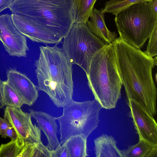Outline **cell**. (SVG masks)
Segmentation results:
<instances>
[{
	"label": "cell",
	"instance_id": "277c9868",
	"mask_svg": "<svg viewBox=\"0 0 157 157\" xmlns=\"http://www.w3.org/2000/svg\"><path fill=\"white\" fill-rule=\"evenodd\" d=\"M89 87L102 108L116 107L121 97L122 84L112 43L106 44L94 55L86 75Z\"/></svg>",
	"mask_w": 157,
	"mask_h": 157
},
{
	"label": "cell",
	"instance_id": "4fadbf2b",
	"mask_svg": "<svg viewBox=\"0 0 157 157\" xmlns=\"http://www.w3.org/2000/svg\"><path fill=\"white\" fill-rule=\"evenodd\" d=\"M32 117L36 121L38 127L46 136L48 141L47 146L52 151L61 145L57 136L58 126L56 117L46 113L29 109Z\"/></svg>",
	"mask_w": 157,
	"mask_h": 157
},
{
	"label": "cell",
	"instance_id": "7c38bea8",
	"mask_svg": "<svg viewBox=\"0 0 157 157\" xmlns=\"http://www.w3.org/2000/svg\"><path fill=\"white\" fill-rule=\"evenodd\" d=\"M8 84L22 99L24 104L31 106L38 96V90L31 80L25 74L11 69L6 73Z\"/></svg>",
	"mask_w": 157,
	"mask_h": 157
},
{
	"label": "cell",
	"instance_id": "83f0119b",
	"mask_svg": "<svg viewBox=\"0 0 157 157\" xmlns=\"http://www.w3.org/2000/svg\"><path fill=\"white\" fill-rule=\"evenodd\" d=\"M149 2L154 16L157 18V0H151Z\"/></svg>",
	"mask_w": 157,
	"mask_h": 157
},
{
	"label": "cell",
	"instance_id": "e0dca14e",
	"mask_svg": "<svg viewBox=\"0 0 157 157\" xmlns=\"http://www.w3.org/2000/svg\"><path fill=\"white\" fill-rule=\"evenodd\" d=\"M69 157H86L87 153V139L81 135L73 136L64 144Z\"/></svg>",
	"mask_w": 157,
	"mask_h": 157
},
{
	"label": "cell",
	"instance_id": "52a82bcc",
	"mask_svg": "<svg viewBox=\"0 0 157 157\" xmlns=\"http://www.w3.org/2000/svg\"><path fill=\"white\" fill-rule=\"evenodd\" d=\"M105 44L90 31L86 23H75L64 38L62 48L69 63L79 66L86 75L94 55Z\"/></svg>",
	"mask_w": 157,
	"mask_h": 157
},
{
	"label": "cell",
	"instance_id": "30bf717a",
	"mask_svg": "<svg viewBox=\"0 0 157 157\" xmlns=\"http://www.w3.org/2000/svg\"><path fill=\"white\" fill-rule=\"evenodd\" d=\"M3 117L8 119L25 141L36 143L41 140V130L33 124L30 113L23 112L21 108L6 106Z\"/></svg>",
	"mask_w": 157,
	"mask_h": 157
},
{
	"label": "cell",
	"instance_id": "ffe728a7",
	"mask_svg": "<svg viewBox=\"0 0 157 157\" xmlns=\"http://www.w3.org/2000/svg\"><path fill=\"white\" fill-rule=\"evenodd\" d=\"M148 2V0H109L105 2L102 12L116 16L134 4Z\"/></svg>",
	"mask_w": 157,
	"mask_h": 157
},
{
	"label": "cell",
	"instance_id": "d6986e66",
	"mask_svg": "<svg viewBox=\"0 0 157 157\" xmlns=\"http://www.w3.org/2000/svg\"><path fill=\"white\" fill-rule=\"evenodd\" d=\"M24 157H51L52 154L47 146L42 141L32 143L25 142L21 152Z\"/></svg>",
	"mask_w": 157,
	"mask_h": 157
},
{
	"label": "cell",
	"instance_id": "2e32d148",
	"mask_svg": "<svg viewBox=\"0 0 157 157\" xmlns=\"http://www.w3.org/2000/svg\"><path fill=\"white\" fill-rule=\"evenodd\" d=\"M121 152L122 157H157V144L139 138L137 143Z\"/></svg>",
	"mask_w": 157,
	"mask_h": 157
},
{
	"label": "cell",
	"instance_id": "603a6c76",
	"mask_svg": "<svg viewBox=\"0 0 157 157\" xmlns=\"http://www.w3.org/2000/svg\"><path fill=\"white\" fill-rule=\"evenodd\" d=\"M148 39L147 49L144 52L149 56L153 57L157 55V25L155 26Z\"/></svg>",
	"mask_w": 157,
	"mask_h": 157
},
{
	"label": "cell",
	"instance_id": "9a60e30c",
	"mask_svg": "<svg viewBox=\"0 0 157 157\" xmlns=\"http://www.w3.org/2000/svg\"><path fill=\"white\" fill-rule=\"evenodd\" d=\"M96 157H122L121 150L117 145V141L111 135L103 134L94 141Z\"/></svg>",
	"mask_w": 157,
	"mask_h": 157
},
{
	"label": "cell",
	"instance_id": "5b68a950",
	"mask_svg": "<svg viewBox=\"0 0 157 157\" xmlns=\"http://www.w3.org/2000/svg\"><path fill=\"white\" fill-rule=\"evenodd\" d=\"M115 16L119 37L137 49L143 46L157 25L149 2L134 4Z\"/></svg>",
	"mask_w": 157,
	"mask_h": 157
},
{
	"label": "cell",
	"instance_id": "6da1fadb",
	"mask_svg": "<svg viewBox=\"0 0 157 157\" xmlns=\"http://www.w3.org/2000/svg\"><path fill=\"white\" fill-rule=\"evenodd\" d=\"M112 43L127 100L136 101L154 117L156 114L157 93L152 71L156 65V57H150L119 37Z\"/></svg>",
	"mask_w": 157,
	"mask_h": 157
},
{
	"label": "cell",
	"instance_id": "ac0fdd59",
	"mask_svg": "<svg viewBox=\"0 0 157 157\" xmlns=\"http://www.w3.org/2000/svg\"><path fill=\"white\" fill-rule=\"evenodd\" d=\"M97 0H74L75 22L86 23L92 13Z\"/></svg>",
	"mask_w": 157,
	"mask_h": 157
},
{
	"label": "cell",
	"instance_id": "f546056e",
	"mask_svg": "<svg viewBox=\"0 0 157 157\" xmlns=\"http://www.w3.org/2000/svg\"><path fill=\"white\" fill-rule=\"evenodd\" d=\"M149 1H151V0H148Z\"/></svg>",
	"mask_w": 157,
	"mask_h": 157
},
{
	"label": "cell",
	"instance_id": "8992f818",
	"mask_svg": "<svg viewBox=\"0 0 157 157\" xmlns=\"http://www.w3.org/2000/svg\"><path fill=\"white\" fill-rule=\"evenodd\" d=\"M102 108L95 99L82 102L73 100L63 107L62 115L56 117L59 123L61 144L75 135L87 139L98 126Z\"/></svg>",
	"mask_w": 157,
	"mask_h": 157
},
{
	"label": "cell",
	"instance_id": "7a4b0ae2",
	"mask_svg": "<svg viewBox=\"0 0 157 157\" xmlns=\"http://www.w3.org/2000/svg\"><path fill=\"white\" fill-rule=\"evenodd\" d=\"M38 59L35 62L38 90L45 92L58 108H63L73 100L72 65L62 48L40 47Z\"/></svg>",
	"mask_w": 157,
	"mask_h": 157
},
{
	"label": "cell",
	"instance_id": "ba28073f",
	"mask_svg": "<svg viewBox=\"0 0 157 157\" xmlns=\"http://www.w3.org/2000/svg\"><path fill=\"white\" fill-rule=\"evenodd\" d=\"M0 41L10 56L26 57L29 49L26 38L14 26L11 14L0 15Z\"/></svg>",
	"mask_w": 157,
	"mask_h": 157
},
{
	"label": "cell",
	"instance_id": "cb8c5ba5",
	"mask_svg": "<svg viewBox=\"0 0 157 157\" xmlns=\"http://www.w3.org/2000/svg\"><path fill=\"white\" fill-rule=\"evenodd\" d=\"M51 157H69L64 144L60 145L54 150L51 151Z\"/></svg>",
	"mask_w": 157,
	"mask_h": 157
},
{
	"label": "cell",
	"instance_id": "3957f363",
	"mask_svg": "<svg viewBox=\"0 0 157 157\" xmlns=\"http://www.w3.org/2000/svg\"><path fill=\"white\" fill-rule=\"evenodd\" d=\"M9 9L62 39L75 22L74 0H14Z\"/></svg>",
	"mask_w": 157,
	"mask_h": 157
},
{
	"label": "cell",
	"instance_id": "9c48e42d",
	"mask_svg": "<svg viewBox=\"0 0 157 157\" xmlns=\"http://www.w3.org/2000/svg\"><path fill=\"white\" fill-rule=\"evenodd\" d=\"M127 103L130 109L129 116L132 119L139 138L157 144V124L154 117L134 100H127Z\"/></svg>",
	"mask_w": 157,
	"mask_h": 157
},
{
	"label": "cell",
	"instance_id": "5bb4252c",
	"mask_svg": "<svg viewBox=\"0 0 157 157\" xmlns=\"http://www.w3.org/2000/svg\"><path fill=\"white\" fill-rule=\"evenodd\" d=\"M105 13L102 8L98 10L94 8L86 24L90 31L106 44L112 43L117 38L115 32L110 31L107 27L105 21Z\"/></svg>",
	"mask_w": 157,
	"mask_h": 157
},
{
	"label": "cell",
	"instance_id": "f1b7e54d",
	"mask_svg": "<svg viewBox=\"0 0 157 157\" xmlns=\"http://www.w3.org/2000/svg\"><path fill=\"white\" fill-rule=\"evenodd\" d=\"M5 106L3 100V81L0 78V109Z\"/></svg>",
	"mask_w": 157,
	"mask_h": 157
},
{
	"label": "cell",
	"instance_id": "484cf974",
	"mask_svg": "<svg viewBox=\"0 0 157 157\" xmlns=\"http://www.w3.org/2000/svg\"><path fill=\"white\" fill-rule=\"evenodd\" d=\"M12 126V124L8 119L0 117V135L8 128Z\"/></svg>",
	"mask_w": 157,
	"mask_h": 157
},
{
	"label": "cell",
	"instance_id": "d4e9b609",
	"mask_svg": "<svg viewBox=\"0 0 157 157\" xmlns=\"http://www.w3.org/2000/svg\"><path fill=\"white\" fill-rule=\"evenodd\" d=\"M1 136L2 138H6V137H8L10 138L11 140H16L18 137L22 138L20 136L16 130L13 126L7 128L1 135Z\"/></svg>",
	"mask_w": 157,
	"mask_h": 157
},
{
	"label": "cell",
	"instance_id": "8fae6325",
	"mask_svg": "<svg viewBox=\"0 0 157 157\" xmlns=\"http://www.w3.org/2000/svg\"><path fill=\"white\" fill-rule=\"evenodd\" d=\"M12 19L17 30L33 42L57 44L62 39L36 25L28 17L12 13Z\"/></svg>",
	"mask_w": 157,
	"mask_h": 157
},
{
	"label": "cell",
	"instance_id": "7402d4cb",
	"mask_svg": "<svg viewBox=\"0 0 157 157\" xmlns=\"http://www.w3.org/2000/svg\"><path fill=\"white\" fill-rule=\"evenodd\" d=\"M3 100L5 106L15 108H21L24 103L6 81H3Z\"/></svg>",
	"mask_w": 157,
	"mask_h": 157
},
{
	"label": "cell",
	"instance_id": "4316f807",
	"mask_svg": "<svg viewBox=\"0 0 157 157\" xmlns=\"http://www.w3.org/2000/svg\"><path fill=\"white\" fill-rule=\"evenodd\" d=\"M14 0H0V13L9 8Z\"/></svg>",
	"mask_w": 157,
	"mask_h": 157
},
{
	"label": "cell",
	"instance_id": "44dd1931",
	"mask_svg": "<svg viewBox=\"0 0 157 157\" xmlns=\"http://www.w3.org/2000/svg\"><path fill=\"white\" fill-rule=\"evenodd\" d=\"M25 144V141L18 137L0 146V157H17Z\"/></svg>",
	"mask_w": 157,
	"mask_h": 157
}]
</instances>
